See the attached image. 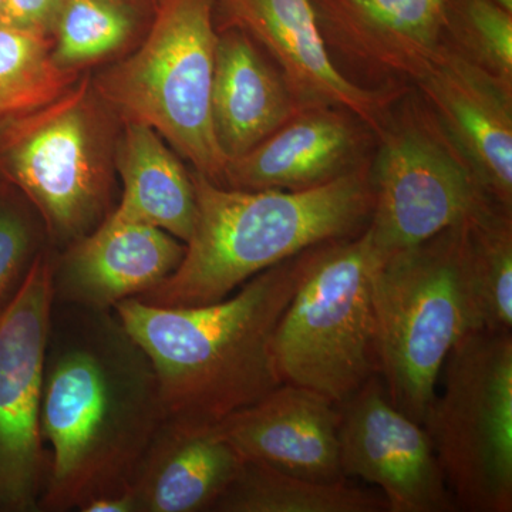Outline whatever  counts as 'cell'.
<instances>
[{
    "instance_id": "6da1fadb",
    "label": "cell",
    "mask_w": 512,
    "mask_h": 512,
    "mask_svg": "<svg viewBox=\"0 0 512 512\" xmlns=\"http://www.w3.org/2000/svg\"><path fill=\"white\" fill-rule=\"evenodd\" d=\"M163 423L156 369L114 309L55 302L40 403L49 476L39 511H80L130 490Z\"/></svg>"
},
{
    "instance_id": "7a4b0ae2",
    "label": "cell",
    "mask_w": 512,
    "mask_h": 512,
    "mask_svg": "<svg viewBox=\"0 0 512 512\" xmlns=\"http://www.w3.org/2000/svg\"><path fill=\"white\" fill-rule=\"evenodd\" d=\"M302 254L222 301L164 308L130 298L114 306L156 369L165 423L218 426L282 383L274 336L298 284Z\"/></svg>"
},
{
    "instance_id": "3957f363",
    "label": "cell",
    "mask_w": 512,
    "mask_h": 512,
    "mask_svg": "<svg viewBox=\"0 0 512 512\" xmlns=\"http://www.w3.org/2000/svg\"><path fill=\"white\" fill-rule=\"evenodd\" d=\"M190 175L197 212L183 261L138 301L164 308L222 301L306 249L355 237L372 215V158L328 183L296 191L237 190Z\"/></svg>"
},
{
    "instance_id": "277c9868",
    "label": "cell",
    "mask_w": 512,
    "mask_h": 512,
    "mask_svg": "<svg viewBox=\"0 0 512 512\" xmlns=\"http://www.w3.org/2000/svg\"><path fill=\"white\" fill-rule=\"evenodd\" d=\"M373 306L379 376L394 406L424 426L451 350L484 330L468 271L466 222L379 259Z\"/></svg>"
},
{
    "instance_id": "5b68a950",
    "label": "cell",
    "mask_w": 512,
    "mask_h": 512,
    "mask_svg": "<svg viewBox=\"0 0 512 512\" xmlns=\"http://www.w3.org/2000/svg\"><path fill=\"white\" fill-rule=\"evenodd\" d=\"M215 0H156L146 39L93 84L124 123L153 128L195 173L221 184L227 158L212 124Z\"/></svg>"
},
{
    "instance_id": "8992f818",
    "label": "cell",
    "mask_w": 512,
    "mask_h": 512,
    "mask_svg": "<svg viewBox=\"0 0 512 512\" xmlns=\"http://www.w3.org/2000/svg\"><path fill=\"white\" fill-rule=\"evenodd\" d=\"M369 229L303 251L291 302L276 326L274 357L282 383L315 390L336 404L379 375Z\"/></svg>"
},
{
    "instance_id": "52a82bcc",
    "label": "cell",
    "mask_w": 512,
    "mask_h": 512,
    "mask_svg": "<svg viewBox=\"0 0 512 512\" xmlns=\"http://www.w3.org/2000/svg\"><path fill=\"white\" fill-rule=\"evenodd\" d=\"M424 429L458 510L512 511V332L477 330L454 346Z\"/></svg>"
},
{
    "instance_id": "ba28073f",
    "label": "cell",
    "mask_w": 512,
    "mask_h": 512,
    "mask_svg": "<svg viewBox=\"0 0 512 512\" xmlns=\"http://www.w3.org/2000/svg\"><path fill=\"white\" fill-rule=\"evenodd\" d=\"M97 106L86 76L52 103L0 123V175L56 242L72 245L109 215L106 126Z\"/></svg>"
},
{
    "instance_id": "9c48e42d",
    "label": "cell",
    "mask_w": 512,
    "mask_h": 512,
    "mask_svg": "<svg viewBox=\"0 0 512 512\" xmlns=\"http://www.w3.org/2000/svg\"><path fill=\"white\" fill-rule=\"evenodd\" d=\"M376 138L367 229L379 259L417 247L497 205L412 89L393 107Z\"/></svg>"
},
{
    "instance_id": "30bf717a",
    "label": "cell",
    "mask_w": 512,
    "mask_h": 512,
    "mask_svg": "<svg viewBox=\"0 0 512 512\" xmlns=\"http://www.w3.org/2000/svg\"><path fill=\"white\" fill-rule=\"evenodd\" d=\"M55 259L40 251L0 308V512L39 511L49 476L40 433Z\"/></svg>"
},
{
    "instance_id": "8fae6325",
    "label": "cell",
    "mask_w": 512,
    "mask_h": 512,
    "mask_svg": "<svg viewBox=\"0 0 512 512\" xmlns=\"http://www.w3.org/2000/svg\"><path fill=\"white\" fill-rule=\"evenodd\" d=\"M343 477L375 485L390 512L458 511L424 426L394 406L375 375L340 404Z\"/></svg>"
},
{
    "instance_id": "7c38bea8",
    "label": "cell",
    "mask_w": 512,
    "mask_h": 512,
    "mask_svg": "<svg viewBox=\"0 0 512 512\" xmlns=\"http://www.w3.org/2000/svg\"><path fill=\"white\" fill-rule=\"evenodd\" d=\"M311 2L330 59L359 86H414L447 42V0Z\"/></svg>"
},
{
    "instance_id": "4fadbf2b",
    "label": "cell",
    "mask_w": 512,
    "mask_h": 512,
    "mask_svg": "<svg viewBox=\"0 0 512 512\" xmlns=\"http://www.w3.org/2000/svg\"><path fill=\"white\" fill-rule=\"evenodd\" d=\"M218 29L251 37L275 64L301 109L348 110L375 137L410 86L365 87L339 72L320 36L311 0H215Z\"/></svg>"
},
{
    "instance_id": "5bb4252c",
    "label": "cell",
    "mask_w": 512,
    "mask_h": 512,
    "mask_svg": "<svg viewBox=\"0 0 512 512\" xmlns=\"http://www.w3.org/2000/svg\"><path fill=\"white\" fill-rule=\"evenodd\" d=\"M414 87L467 158L488 197L512 210V83L446 42Z\"/></svg>"
},
{
    "instance_id": "9a60e30c",
    "label": "cell",
    "mask_w": 512,
    "mask_h": 512,
    "mask_svg": "<svg viewBox=\"0 0 512 512\" xmlns=\"http://www.w3.org/2000/svg\"><path fill=\"white\" fill-rule=\"evenodd\" d=\"M185 245L163 229L110 212L53 266L56 303L113 309L168 278L183 261Z\"/></svg>"
},
{
    "instance_id": "2e32d148",
    "label": "cell",
    "mask_w": 512,
    "mask_h": 512,
    "mask_svg": "<svg viewBox=\"0 0 512 512\" xmlns=\"http://www.w3.org/2000/svg\"><path fill=\"white\" fill-rule=\"evenodd\" d=\"M340 406L315 390L281 383L217 427L248 463L319 481L345 480Z\"/></svg>"
},
{
    "instance_id": "e0dca14e",
    "label": "cell",
    "mask_w": 512,
    "mask_h": 512,
    "mask_svg": "<svg viewBox=\"0 0 512 512\" xmlns=\"http://www.w3.org/2000/svg\"><path fill=\"white\" fill-rule=\"evenodd\" d=\"M372 137L348 110L306 107L247 154L229 161L220 185L245 191L316 187L367 160Z\"/></svg>"
},
{
    "instance_id": "ac0fdd59",
    "label": "cell",
    "mask_w": 512,
    "mask_h": 512,
    "mask_svg": "<svg viewBox=\"0 0 512 512\" xmlns=\"http://www.w3.org/2000/svg\"><path fill=\"white\" fill-rule=\"evenodd\" d=\"M299 110L284 77L254 40L238 29H218L211 113L228 163L258 146Z\"/></svg>"
},
{
    "instance_id": "d6986e66",
    "label": "cell",
    "mask_w": 512,
    "mask_h": 512,
    "mask_svg": "<svg viewBox=\"0 0 512 512\" xmlns=\"http://www.w3.org/2000/svg\"><path fill=\"white\" fill-rule=\"evenodd\" d=\"M244 463L217 427L164 421L130 485L136 512L212 511Z\"/></svg>"
},
{
    "instance_id": "ffe728a7",
    "label": "cell",
    "mask_w": 512,
    "mask_h": 512,
    "mask_svg": "<svg viewBox=\"0 0 512 512\" xmlns=\"http://www.w3.org/2000/svg\"><path fill=\"white\" fill-rule=\"evenodd\" d=\"M116 167L123 194L114 212L163 229L185 244L197 212L194 187L163 137L146 124L126 123Z\"/></svg>"
},
{
    "instance_id": "44dd1931",
    "label": "cell",
    "mask_w": 512,
    "mask_h": 512,
    "mask_svg": "<svg viewBox=\"0 0 512 512\" xmlns=\"http://www.w3.org/2000/svg\"><path fill=\"white\" fill-rule=\"evenodd\" d=\"M217 512H382L383 495L349 483L293 476L245 461L212 508Z\"/></svg>"
},
{
    "instance_id": "7402d4cb",
    "label": "cell",
    "mask_w": 512,
    "mask_h": 512,
    "mask_svg": "<svg viewBox=\"0 0 512 512\" xmlns=\"http://www.w3.org/2000/svg\"><path fill=\"white\" fill-rule=\"evenodd\" d=\"M76 79V67L56 62L49 35L0 26V123L59 99Z\"/></svg>"
},
{
    "instance_id": "603a6c76",
    "label": "cell",
    "mask_w": 512,
    "mask_h": 512,
    "mask_svg": "<svg viewBox=\"0 0 512 512\" xmlns=\"http://www.w3.org/2000/svg\"><path fill=\"white\" fill-rule=\"evenodd\" d=\"M468 271L481 325L512 332V210L485 208L466 221Z\"/></svg>"
},
{
    "instance_id": "cb8c5ba5",
    "label": "cell",
    "mask_w": 512,
    "mask_h": 512,
    "mask_svg": "<svg viewBox=\"0 0 512 512\" xmlns=\"http://www.w3.org/2000/svg\"><path fill=\"white\" fill-rule=\"evenodd\" d=\"M130 8L114 0H64L57 16L53 56L64 67L110 55L130 37Z\"/></svg>"
},
{
    "instance_id": "d4e9b609",
    "label": "cell",
    "mask_w": 512,
    "mask_h": 512,
    "mask_svg": "<svg viewBox=\"0 0 512 512\" xmlns=\"http://www.w3.org/2000/svg\"><path fill=\"white\" fill-rule=\"evenodd\" d=\"M447 42L512 83V10L493 0H447Z\"/></svg>"
},
{
    "instance_id": "484cf974",
    "label": "cell",
    "mask_w": 512,
    "mask_h": 512,
    "mask_svg": "<svg viewBox=\"0 0 512 512\" xmlns=\"http://www.w3.org/2000/svg\"><path fill=\"white\" fill-rule=\"evenodd\" d=\"M37 254L28 218L12 205L0 204V308L18 291Z\"/></svg>"
},
{
    "instance_id": "4316f807",
    "label": "cell",
    "mask_w": 512,
    "mask_h": 512,
    "mask_svg": "<svg viewBox=\"0 0 512 512\" xmlns=\"http://www.w3.org/2000/svg\"><path fill=\"white\" fill-rule=\"evenodd\" d=\"M64 0H3L0 26L49 35Z\"/></svg>"
},
{
    "instance_id": "83f0119b",
    "label": "cell",
    "mask_w": 512,
    "mask_h": 512,
    "mask_svg": "<svg viewBox=\"0 0 512 512\" xmlns=\"http://www.w3.org/2000/svg\"><path fill=\"white\" fill-rule=\"evenodd\" d=\"M80 512H136V501L130 490L90 500Z\"/></svg>"
},
{
    "instance_id": "f1b7e54d",
    "label": "cell",
    "mask_w": 512,
    "mask_h": 512,
    "mask_svg": "<svg viewBox=\"0 0 512 512\" xmlns=\"http://www.w3.org/2000/svg\"><path fill=\"white\" fill-rule=\"evenodd\" d=\"M114 2H119L121 5H126L128 8H131V6L136 5V3L146 2V0H114ZM151 3H153L154 8V3H156V0H151Z\"/></svg>"
},
{
    "instance_id": "f546056e",
    "label": "cell",
    "mask_w": 512,
    "mask_h": 512,
    "mask_svg": "<svg viewBox=\"0 0 512 512\" xmlns=\"http://www.w3.org/2000/svg\"><path fill=\"white\" fill-rule=\"evenodd\" d=\"M493 2L498 3L505 9L512 10V0H493Z\"/></svg>"
},
{
    "instance_id": "4dcf8cb0",
    "label": "cell",
    "mask_w": 512,
    "mask_h": 512,
    "mask_svg": "<svg viewBox=\"0 0 512 512\" xmlns=\"http://www.w3.org/2000/svg\"><path fill=\"white\" fill-rule=\"evenodd\" d=\"M3 0H0V8H2Z\"/></svg>"
}]
</instances>
